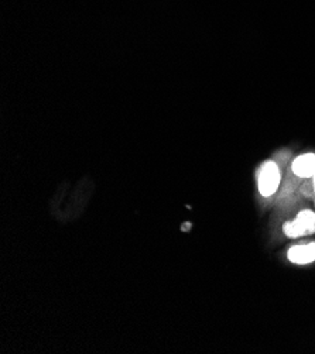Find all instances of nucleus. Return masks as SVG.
Instances as JSON below:
<instances>
[{"mask_svg": "<svg viewBox=\"0 0 315 354\" xmlns=\"http://www.w3.org/2000/svg\"><path fill=\"white\" fill-rule=\"evenodd\" d=\"M312 184H314V191H315V174H314V176H312Z\"/></svg>", "mask_w": 315, "mask_h": 354, "instance_id": "5", "label": "nucleus"}, {"mask_svg": "<svg viewBox=\"0 0 315 354\" xmlns=\"http://www.w3.org/2000/svg\"><path fill=\"white\" fill-rule=\"evenodd\" d=\"M282 183V172H280L278 165L274 161H266L258 174V188L259 192L269 198L276 194V191Z\"/></svg>", "mask_w": 315, "mask_h": 354, "instance_id": "1", "label": "nucleus"}, {"mask_svg": "<svg viewBox=\"0 0 315 354\" xmlns=\"http://www.w3.org/2000/svg\"><path fill=\"white\" fill-rule=\"evenodd\" d=\"M289 237H301L315 233V214L312 210H303L294 222H287L283 227Z\"/></svg>", "mask_w": 315, "mask_h": 354, "instance_id": "2", "label": "nucleus"}, {"mask_svg": "<svg viewBox=\"0 0 315 354\" xmlns=\"http://www.w3.org/2000/svg\"><path fill=\"white\" fill-rule=\"evenodd\" d=\"M291 169L300 178H312L315 174V154L308 153L297 157L293 161Z\"/></svg>", "mask_w": 315, "mask_h": 354, "instance_id": "4", "label": "nucleus"}, {"mask_svg": "<svg viewBox=\"0 0 315 354\" xmlns=\"http://www.w3.org/2000/svg\"><path fill=\"white\" fill-rule=\"evenodd\" d=\"M287 256L294 264H309L315 261V243L294 245L289 250Z\"/></svg>", "mask_w": 315, "mask_h": 354, "instance_id": "3", "label": "nucleus"}]
</instances>
